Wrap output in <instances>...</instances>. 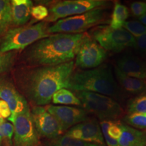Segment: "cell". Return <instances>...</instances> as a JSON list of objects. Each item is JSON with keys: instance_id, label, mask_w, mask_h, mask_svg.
I'll use <instances>...</instances> for the list:
<instances>
[{"instance_id": "15", "label": "cell", "mask_w": 146, "mask_h": 146, "mask_svg": "<svg viewBox=\"0 0 146 146\" xmlns=\"http://www.w3.org/2000/svg\"><path fill=\"white\" fill-rule=\"evenodd\" d=\"M116 67L126 75L146 79V64L141 58L132 54H125L116 61Z\"/></svg>"}, {"instance_id": "10", "label": "cell", "mask_w": 146, "mask_h": 146, "mask_svg": "<svg viewBox=\"0 0 146 146\" xmlns=\"http://www.w3.org/2000/svg\"><path fill=\"white\" fill-rule=\"evenodd\" d=\"M12 124L14 128V146H40V137L35 127L30 109L16 115Z\"/></svg>"}, {"instance_id": "18", "label": "cell", "mask_w": 146, "mask_h": 146, "mask_svg": "<svg viewBox=\"0 0 146 146\" xmlns=\"http://www.w3.org/2000/svg\"><path fill=\"white\" fill-rule=\"evenodd\" d=\"M114 72L119 85L129 94L138 96L146 91L145 80L126 75L116 66H114Z\"/></svg>"}, {"instance_id": "36", "label": "cell", "mask_w": 146, "mask_h": 146, "mask_svg": "<svg viewBox=\"0 0 146 146\" xmlns=\"http://www.w3.org/2000/svg\"><path fill=\"white\" fill-rule=\"evenodd\" d=\"M145 64H146V62H145Z\"/></svg>"}, {"instance_id": "34", "label": "cell", "mask_w": 146, "mask_h": 146, "mask_svg": "<svg viewBox=\"0 0 146 146\" xmlns=\"http://www.w3.org/2000/svg\"><path fill=\"white\" fill-rule=\"evenodd\" d=\"M3 139V135H2V133H1V129H0V144H1V142H2Z\"/></svg>"}, {"instance_id": "28", "label": "cell", "mask_w": 146, "mask_h": 146, "mask_svg": "<svg viewBox=\"0 0 146 146\" xmlns=\"http://www.w3.org/2000/svg\"><path fill=\"white\" fill-rule=\"evenodd\" d=\"M130 10L133 16L140 18L146 13V2L134 1L131 3Z\"/></svg>"}, {"instance_id": "27", "label": "cell", "mask_w": 146, "mask_h": 146, "mask_svg": "<svg viewBox=\"0 0 146 146\" xmlns=\"http://www.w3.org/2000/svg\"><path fill=\"white\" fill-rule=\"evenodd\" d=\"M31 15L34 19L35 22L43 21L48 17L49 10L45 5H35V6H33Z\"/></svg>"}, {"instance_id": "8", "label": "cell", "mask_w": 146, "mask_h": 146, "mask_svg": "<svg viewBox=\"0 0 146 146\" xmlns=\"http://www.w3.org/2000/svg\"><path fill=\"white\" fill-rule=\"evenodd\" d=\"M109 2L104 0H64L51 5L47 23L56 22L60 19L79 15L94 9L106 8Z\"/></svg>"}, {"instance_id": "29", "label": "cell", "mask_w": 146, "mask_h": 146, "mask_svg": "<svg viewBox=\"0 0 146 146\" xmlns=\"http://www.w3.org/2000/svg\"><path fill=\"white\" fill-rule=\"evenodd\" d=\"M0 129L3 135V137L5 138L9 143L12 144V137L14 133V125L12 123L4 121L2 124L0 125Z\"/></svg>"}, {"instance_id": "24", "label": "cell", "mask_w": 146, "mask_h": 146, "mask_svg": "<svg viewBox=\"0 0 146 146\" xmlns=\"http://www.w3.org/2000/svg\"><path fill=\"white\" fill-rule=\"evenodd\" d=\"M124 120L126 124L137 129H146V112L128 114Z\"/></svg>"}, {"instance_id": "19", "label": "cell", "mask_w": 146, "mask_h": 146, "mask_svg": "<svg viewBox=\"0 0 146 146\" xmlns=\"http://www.w3.org/2000/svg\"><path fill=\"white\" fill-rule=\"evenodd\" d=\"M129 16V10L127 7L118 1H116L110 19L109 26L114 29H122Z\"/></svg>"}, {"instance_id": "31", "label": "cell", "mask_w": 146, "mask_h": 146, "mask_svg": "<svg viewBox=\"0 0 146 146\" xmlns=\"http://www.w3.org/2000/svg\"><path fill=\"white\" fill-rule=\"evenodd\" d=\"M141 54L146 53V32L141 36L135 38V48Z\"/></svg>"}, {"instance_id": "16", "label": "cell", "mask_w": 146, "mask_h": 146, "mask_svg": "<svg viewBox=\"0 0 146 146\" xmlns=\"http://www.w3.org/2000/svg\"><path fill=\"white\" fill-rule=\"evenodd\" d=\"M122 133L118 139L119 146H146V131L120 123Z\"/></svg>"}, {"instance_id": "32", "label": "cell", "mask_w": 146, "mask_h": 146, "mask_svg": "<svg viewBox=\"0 0 146 146\" xmlns=\"http://www.w3.org/2000/svg\"><path fill=\"white\" fill-rule=\"evenodd\" d=\"M11 110L9 108L8 104L2 100H0V115L3 119L4 118H9L10 117Z\"/></svg>"}, {"instance_id": "13", "label": "cell", "mask_w": 146, "mask_h": 146, "mask_svg": "<svg viewBox=\"0 0 146 146\" xmlns=\"http://www.w3.org/2000/svg\"><path fill=\"white\" fill-rule=\"evenodd\" d=\"M65 134L76 139L105 146L101 127L95 118H89L85 121L74 125L66 131Z\"/></svg>"}, {"instance_id": "5", "label": "cell", "mask_w": 146, "mask_h": 146, "mask_svg": "<svg viewBox=\"0 0 146 146\" xmlns=\"http://www.w3.org/2000/svg\"><path fill=\"white\" fill-rule=\"evenodd\" d=\"M49 23L42 21L9 30L0 45V52L7 53L23 50L39 40L50 36Z\"/></svg>"}, {"instance_id": "7", "label": "cell", "mask_w": 146, "mask_h": 146, "mask_svg": "<svg viewBox=\"0 0 146 146\" xmlns=\"http://www.w3.org/2000/svg\"><path fill=\"white\" fill-rule=\"evenodd\" d=\"M89 36L106 51L119 53L129 47L135 48V38L123 28L114 29L100 25L91 29Z\"/></svg>"}, {"instance_id": "30", "label": "cell", "mask_w": 146, "mask_h": 146, "mask_svg": "<svg viewBox=\"0 0 146 146\" xmlns=\"http://www.w3.org/2000/svg\"><path fill=\"white\" fill-rule=\"evenodd\" d=\"M108 135L111 138L118 140L121 135L122 130L120 127V123H116L115 121H110L107 129Z\"/></svg>"}, {"instance_id": "17", "label": "cell", "mask_w": 146, "mask_h": 146, "mask_svg": "<svg viewBox=\"0 0 146 146\" xmlns=\"http://www.w3.org/2000/svg\"><path fill=\"white\" fill-rule=\"evenodd\" d=\"M33 2L31 0H12L11 1L12 24L16 27H23L31 18Z\"/></svg>"}, {"instance_id": "4", "label": "cell", "mask_w": 146, "mask_h": 146, "mask_svg": "<svg viewBox=\"0 0 146 146\" xmlns=\"http://www.w3.org/2000/svg\"><path fill=\"white\" fill-rule=\"evenodd\" d=\"M109 23L110 15L106 8H100L79 15L60 19L49 27L48 32L50 34L85 33L89 29L106 25Z\"/></svg>"}, {"instance_id": "9", "label": "cell", "mask_w": 146, "mask_h": 146, "mask_svg": "<svg viewBox=\"0 0 146 146\" xmlns=\"http://www.w3.org/2000/svg\"><path fill=\"white\" fill-rule=\"evenodd\" d=\"M107 58V52L86 34L75 57V66L89 70L100 66Z\"/></svg>"}, {"instance_id": "23", "label": "cell", "mask_w": 146, "mask_h": 146, "mask_svg": "<svg viewBox=\"0 0 146 146\" xmlns=\"http://www.w3.org/2000/svg\"><path fill=\"white\" fill-rule=\"evenodd\" d=\"M128 114L146 112V92L138 95L127 104Z\"/></svg>"}, {"instance_id": "11", "label": "cell", "mask_w": 146, "mask_h": 146, "mask_svg": "<svg viewBox=\"0 0 146 146\" xmlns=\"http://www.w3.org/2000/svg\"><path fill=\"white\" fill-rule=\"evenodd\" d=\"M35 127L39 137L52 139L64 133L58 120L47 111L45 107L33 106L31 110Z\"/></svg>"}, {"instance_id": "22", "label": "cell", "mask_w": 146, "mask_h": 146, "mask_svg": "<svg viewBox=\"0 0 146 146\" xmlns=\"http://www.w3.org/2000/svg\"><path fill=\"white\" fill-rule=\"evenodd\" d=\"M12 23L10 1L8 0H0V35L7 33Z\"/></svg>"}, {"instance_id": "12", "label": "cell", "mask_w": 146, "mask_h": 146, "mask_svg": "<svg viewBox=\"0 0 146 146\" xmlns=\"http://www.w3.org/2000/svg\"><path fill=\"white\" fill-rule=\"evenodd\" d=\"M45 108L58 120L63 132L89 118L88 113L82 108L50 105Z\"/></svg>"}, {"instance_id": "35", "label": "cell", "mask_w": 146, "mask_h": 146, "mask_svg": "<svg viewBox=\"0 0 146 146\" xmlns=\"http://www.w3.org/2000/svg\"><path fill=\"white\" fill-rule=\"evenodd\" d=\"M4 121H5L4 119H3V118L1 116V115H0V125H1V124H2Z\"/></svg>"}, {"instance_id": "14", "label": "cell", "mask_w": 146, "mask_h": 146, "mask_svg": "<svg viewBox=\"0 0 146 146\" xmlns=\"http://www.w3.org/2000/svg\"><path fill=\"white\" fill-rule=\"evenodd\" d=\"M0 98L10 108L12 114L8 120L11 123L16 115L30 109L26 98L20 94L13 84L3 78H0Z\"/></svg>"}, {"instance_id": "33", "label": "cell", "mask_w": 146, "mask_h": 146, "mask_svg": "<svg viewBox=\"0 0 146 146\" xmlns=\"http://www.w3.org/2000/svg\"><path fill=\"white\" fill-rule=\"evenodd\" d=\"M139 21L146 27V13L144 14L143 16H142L140 18H139Z\"/></svg>"}, {"instance_id": "26", "label": "cell", "mask_w": 146, "mask_h": 146, "mask_svg": "<svg viewBox=\"0 0 146 146\" xmlns=\"http://www.w3.org/2000/svg\"><path fill=\"white\" fill-rule=\"evenodd\" d=\"M13 52H0V74L10 70L14 63Z\"/></svg>"}, {"instance_id": "6", "label": "cell", "mask_w": 146, "mask_h": 146, "mask_svg": "<svg viewBox=\"0 0 146 146\" xmlns=\"http://www.w3.org/2000/svg\"><path fill=\"white\" fill-rule=\"evenodd\" d=\"M82 107L102 120H114L121 117L124 110L117 102L110 97L89 91H75Z\"/></svg>"}, {"instance_id": "25", "label": "cell", "mask_w": 146, "mask_h": 146, "mask_svg": "<svg viewBox=\"0 0 146 146\" xmlns=\"http://www.w3.org/2000/svg\"><path fill=\"white\" fill-rule=\"evenodd\" d=\"M123 29L130 33L135 38L141 36L146 32V27L139 21H127L124 24Z\"/></svg>"}, {"instance_id": "21", "label": "cell", "mask_w": 146, "mask_h": 146, "mask_svg": "<svg viewBox=\"0 0 146 146\" xmlns=\"http://www.w3.org/2000/svg\"><path fill=\"white\" fill-rule=\"evenodd\" d=\"M47 146H104L98 144L88 143L76 139L66 134L61 135L57 137L52 139L46 142Z\"/></svg>"}, {"instance_id": "2", "label": "cell", "mask_w": 146, "mask_h": 146, "mask_svg": "<svg viewBox=\"0 0 146 146\" xmlns=\"http://www.w3.org/2000/svg\"><path fill=\"white\" fill-rule=\"evenodd\" d=\"M86 33L50 35L27 47L23 59L29 66H51L73 61Z\"/></svg>"}, {"instance_id": "1", "label": "cell", "mask_w": 146, "mask_h": 146, "mask_svg": "<svg viewBox=\"0 0 146 146\" xmlns=\"http://www.w3.org/2000/svg\"><path fill=\"white\" fill-rule=\"evenodd\" d=\"M74 61L51 66H35L21 70L18 83L24 97L34 106L47 105L60 89L69 88L74 72Z\"/></svg>"}, {"instance_id": "20", "label": "cell", "mask_w": 146, "mask_h": 146, "mask_svg": "<svg viewBox=\"0 0 146 146\" xmlns=\"http://www.w3.org/2000/svg\"><path fill=\"white\" fill-rule=\"evenodd\" d=\"M52 101L55 104L74 105L82 107L81 102L70 90L68 89H61L53 95Z\"/></svg>"}, {"instance_id": "3", "label": "cell", "mask_w": 146, "mask_h": 146, "mask_svg": "<svg viewBox=\"0 0 146 146\" xmlns=\"http://www.w3.org/2000/svg\"><path fill=\"white\" fill-rule=\"evenodd\" d=\"M68 89L75 91H89L104 95L112 98L121 97L120 88L115 81L111 68L102 64L89 70L73 72Z\"/></svg>"}]
</instances>
